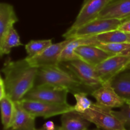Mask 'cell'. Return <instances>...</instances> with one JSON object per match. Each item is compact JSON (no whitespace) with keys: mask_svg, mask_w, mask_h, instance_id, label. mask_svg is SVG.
<instances>
[{"mask_svg":"<svg viewBox=\"0 0 130 130\" xmlns=\"http://www.w3.org/2000/svg\"><path fill=\"white\" fill-rule=\"evenodd\" d=\"M38 69L32 66L27 58L4 63L1 72L5 75L6 94L14 102L23 100L34 86Z\"/></svg>","mask_w":130,"mask_h":130,"instance_id":"6da1fadb","label":"cell"},{"mask_svg":"<svg viewBox=\"0 0 130 130\" xmlns=\"http://www.w3.org/2000/svg\"><path fill=\"white\" fill-rule=\"evenodd\" d=\"M43 84L66 89L72 95L77 93L91 95L95 90L84 85L74 74L60 65L38 69L34 86Z\"/></svg>","mask_w":130,"mask_h":130,"instance_id":"7a4b0ae2","label":"cell"},{"mask_svg":"<svg viewBox=\"0 0 130 130\" xmlns=\"http://www.w3.org/2000/svg\"><path fill=\"white\" fill-rule=\"evenodd\" d=\"M85 119L102 130H128L113 114V110L93 103L91 107L83 113H79Z\"/></svg>","mask_w":130,"mask_h":130,"instance_id":"3957f363","label":"cell"},{"mask_svg":"<svg viewBox=\"0 0 130 130\" xmlns=\"http://www.w3.org/2000/svg\"><path fill=\"white\" fill-rule=\"evenodd\" d=\"M123 22L117 19H96L74 30H67L63 34L65 39L94 37L102 33L117 30Z\"/></svg>","mask_w":130,"mask_h":130,"instance_id":"277c9868","label":"cell"},{"mask_svg":"<svg viewBox=\"0 0 130 130\" xmlns=\"http://www.w3.org/2000/svg\"><path fill=\"white\" fill-rule=\"evenodd\" d=\"M69 91L49 84L34 86L25 95L23 100L43 102L57 104H67Z\"/></svg>","mask_w":130,"mask_h":130,"instance_id":"5b68a950","label":"cell"},{"mask_svg":"<svg viewBox=\"0 0 130 130\" xmlns=\"http://www.w3.org/2000/svg\"><path fill=\"white\" fill-rule=\"evenodd\" d=\"M60 65L74 74L84 85L88 87L96 90L102 85L103 82L95 67L82 60L62 62Z\"/></svg>","mask_w":130,"mask_h":130,"instance_id":"8992f818","label":"cell"},{"mask_svg":"<svg viewBox=\"0 0 130 130\" xmlns=\"http://www.w3.org/2000/svg\"><path fill=\"white\" fill-rule=\"evenodd\" d=\"M20 102L27 111L36 118L41 117L47 119L74 110V105L69 104H57L25 100H21Z\"/></svg>","mask_w":130,"mask_h":130,"instance_id":"52a82bcc","label":"cell"},{"mask_svg":"<svg viewBox=\"0 0 130 130\" xmlns=\"http://www.w3.org/2000/svg\"><path fill=\"white\" fill-rule=\"evenodd\" d=\"M130 65V56L116 55L109 57L95 67L104 83L110 82L114 77L127 69Z\"/></svg>","mask_w":130,"mask_h":130,"instance_id":"ba28073f","label":"cell"},{"mask_svg":"<svg viewBox=\"0 0 130 130\" xmlns=\"http://www.w3.org/2000/svg\"><path fill=\"white\" fill-rule=\"evenodd\" d=\"M110 1V0H84L74 22L68 30H76L97 19Z\"/></svg>","mask_w":130,"mask_h":130,"instance_id":"9c48e42d","label":"cell"},{"mask_svg":"<svg viewBox=\"0 0 130 130\" xmlns=\"http://www.w3.org/2000/svg\"><path fill=\"white\" fill-rule=\"evenodd\" d=\"M72 39H65L63 41L52 44L41 54L32 58H27L32 66L39 69L44 67H51L60 65V56L65 47L71 41Z\"/></svg>","mask_w":130,"mask_h":130,"instance_id":"30bf717a","label":"cell"},{"mask_svg":"<svg viewBox=\"0 0 130 130\" xmlns=\"http://www.w3.org/2000/svg\"><path fill=\"white\" fill-rule=\"evenodd\" d=\"M96 102L105 107L121 108L126 104V101L116 92L110 82L104 83L101 86L91 93Z\"/></svg>","mask_w":130,"mask_h":130,"instance_id":"8fae6325","label":"cell"},{"mask_svg":"<svg viewBox=\"0 0 130 130\" xmlns=\"http://www.w3.org/2000/svg\"><path fill=\"white\" fill-rule=\"evenodd\" d=\"M97 19H117L122 22L130 19V0H110Z\"/></svg>","mask_w":130,"mask_h":130,"instance_id":"7c38bea8","label":"cell"},{"mask_svg":"<svg viewBox=\"0 0 130 130\" xmlns=\"http://www.w3.org/2000/svg\"><path fill=\"white\" fill-rule=\"evenodd\" d=\"M80 59L96 67L99 64L113 56L95 45H83L75 50Z\"/></svg>","mask_w":130,"mask_h":130,"instance_id":"4fadbf2b","label":"cell"},{"mask_svg":"<svg viewBox=\"0 0 130 130\" xmlns=\"http://www.w3.org/2000/svg\"><path fill=\"white\" fill-rule=\"evenodd\" d=\"M36 117L27 111L20 102H15V112L11 124L13 130H38L36 128Z\"/></svg>","mask_w":130,"mask_h":130,"instance_id":"5bb4252c","label":"cell"},{"mask_svg":"<svg viewBox=\"0 0 130 130\" xmlns=\"http://www.w3.org/2000/svg\"><path fill=\"white\" fill-rule=\"evenodd\" d=\"M100 44L96 37L81 38L72 39L71 41L65 47L60 56V63L62 62L79 60L80 58L75 52V50L83 45H95ZM81 60V59H80Z\"/></svg>","mask_w":130,"mask_h":130,"instance_id":"9a60e30c","label":"cell"},{"mask_svg":"<svg viewBox=\"0 0 130 130\" xmlns=\"http://www.w3.org/2000/svg\"><path fill=\"white\" fill-rule=\"evenodd\" d=\"M61 126L57 130H88L91 123L74 110L61 115Z\"/></svg>","mask_w":130,"mask_h":130,"instance_id":"2e32d148","label":"cell"},{"mask_svg":"<svg viewBox=\"0 0 130 130\" xmlns=\"http://www.w3.org/2000/svg\"><path fill=\"white\" fill-rule=\"evenodd\" d=\"M19 21L13 6L7 3H0V38Z\"/></svg>","mask_w":130,"mask_h":130,"instance_id":"e0dca14e","label":"cell"},{"mask_svg":"<svg viewBox=\"0 0 130 130\" xmlns=\"http://www.w3.org/2000/svg\"><path fill=\"white\" fill-rule=\"evenodd\" d=\"M110 83L119 96L126 102L130 100V69H126L119 73Z\"/></svg>","mask_w":130,"mask_h":130,"instance_id":"ac0fdd59","label":"cell"},{"mask_svg":"<svg viewBox=\"0 0 130 130\" xmlns=\"http://www.w3.org/2000/svg\"><path fill=\"white\" fill-rule=\"evenodd\" d=\"M23 45L20 38L14 27L9 29L6 34L0 38V55H8L13 48Z\"/></svg>","mask_w":130,"mask_h":130,"instance_id":"d6986e66","label":"cell"},{"mask_svg":"<svg viewBox=\"0 0 130 130\" xmlns=\"http://www.w3.org/2000/svg\"><path fill=\"white\" fill-rule=\"evenodd\" d=\"M1 121L5 129L11 128V124L15 112V102L6 96L0 100Z\"/></svg>","mask_w":130,"mask_h":130,"instance_id":"ffe728a7","label":"cell"},{"mask_svg":"<svg viewBox=\"0 0 130 130\" xmlns=\"http://www.w3.org/2000/svg\"><path fill=\"white\" fill-rule=\"evenodd\" d=\"M96 39L100 44L128 43V34L118 29L107 32L96 36Z\"/></svg>","mask_w":130,"mask_h":130,"instance_id":"44dd1931","label":"cell"},{"mask_svg":"<svg viewBox=\"0 0 130 130\" xmlns=\"http://www.w3.org/2000/svg\"><path fill=\"white\" fill-rule=\"evenodd\" d=\"M52 44V39L31 40L25 45V49L27 54V58H32L41 54L46 48Z\"/></svg>","mask_w":130,"mask_h":130,"instance_id":"7402d4cb","label":"cell"},{"mask_svg":"<svg viewBox=\"0 0 130 130\" xmlns=\"http://www.w3.org/2000/svg\"><path fill=\"white\" fill-rule=\"evenodd\" d=\"M76 103V105H74V111L77 113H83L87 110H88L93 103L91 100L88 98V94L85 93H77L74 94Z\"/></svg>","mask_w":130,"mask_h":130,"instance_id":"603a6c76","label":"cell"},{"mask_svg":"<svg viewBox=\"0 0 130 130\" xmlns=\"http://www.w3.org/2000/svg\"><path fill=\"white\" fill-rule=\"evenodd\" d=\"M130 46V43H108V44H100L96 46L105 51L107 53L112 55H119L126 50Z\"/></svg>","mask_w":130,"mask_h":130,"instance_id":"cb8c5ba5","label":"cell"},{"mask_svg":"<svg viewBox=\"0 0 130 130\" xmlns=\"http://www.w3.org/2000/svg\"><path fill=\"white\" fill-rule=\"evenodd\" d=\"M113 114L121 122L126 129L130 128V107L126 104L121 107L119 111L113 110Z\"/></svg>","mask_w":130,"mask_h":130,"instance_id":"d4e9b609","label":"cell"},{"mask_svg":"<svg viewBox=\"0 0 130 130\" xmlns=\"http://www.w3.org/2000/svg\"><path fill=\"white\" fill-rule=\"evenodd\" d=\"M7 96L6 90V86H5V81L2 77H0V100Z\"/></svg>","mask_w":130,"mask_h":130,"instance_id":"484cf974","label":"cell"},{"mask_svg":"<svg viewBox=\"0 0 130 130\" xmlns=\"http://www.w3.org/2000/svg\"><path fill=\"white\" fill-rule=\"evenodd\" d=\"M118 30H121V31L124 32L126 33L130 34V19L123 22L121 25L119 26Z\"/></svg>","mask_w":130,"mask_h":130,"instance_id":"4316f807","label":"cell"},{"mask_svg":"<svg viewBox=\"0 0 130 130\" xmlns=\"http://www.w3.org/2000/svg\"><path fill=\"white\" fill-rule=\"evenodd\" d=\"M43 128L45 130H56L57 128H55L54 123L52 121H47L43 125Z\"/></svg>","mask_w":130,"mask_h":130,"instance_id":"83f0119b","label":"cell"},{"mask_svg":"<svg viewBox=\"0 0 130 130\" xmlns=\"http://www.w3.org/2000/svg\"><path fill=\"white\" fill-rule=\"evenodd\" d=\"M119 55H123L130 56V46H129V48L126 50H125L124 52H123V53H121V54H119Z\"/></svg>","mask_w":130,"mask_h":130,"instance_id":"f1b7e54d","label":"cell"},{"mask_svg":"<svg viewBox=\"0 0 130 130\" xmlns=\"http://www.w3.org/2000/svg\"><path fill=\"white\" fill-rule=\"evenodd\" d=\"M128 34V43H130V34H128V33H127Z\"/></svg>","mask_w":130,"mask_h":130,"instance_id":"f546056e","label":"cell"},{"mask_svg":"<svg viewBox=\"0 0 130 130\" xmlns=\"http://www.w3.org/2000/svg\"><path fill=\"white\" fill-rule=\"evenodd\" d=\"M126 104L127 105H128V106H129L130 107V100H128V101L126 102Z\"/></svg>","mask_w":130,"mask_h":130,"instance_id":"4dcf8cb0","label":"cell"},{"mask_svg":"<svg viewBox=\"0 0 130 130\" xmlns=\"http://www.w3.org/2000/svg\"><path fill=\"white\" fill-rule=\"evenodd\" d=\"M91 130H102V129H99V128H96V129H91Z\"/></svg>","mask_w":130,"mask_h":130,"instance_id":"1f68e13d","label":"cell"},{"mask_svg":"<svg viewBox=\"0 0 130 130\" xmlns=\"http://www.w3.org/2000/svg\"><path fill=\"white\" fill-rule=\"evenodd\" d=\"M38 130H45V129H44V128H41V129H38ZM56 130H57V129H56Z\"/></svg>","mask_w":130,"mask_h":130,"instance_id":"d6a6232c","label":"cell"},{"mask_svg":"<svg viewBox=\"0 0 130 130\" xmlns=\"http://www.w3.org/2000/svg\"><path fill=\"white\" fill-rule=\"evenodd\" d=\"M3 130H13V129H11V128H10V129H3Z\"/></svg>","mask_w":130,"mask_h":130,"instance_id":"836d02e7","label":"cell"},{"mask_svg":"<svg viewBox=\"0 0 130 130\" xmlns=\"http://www.w3.org/2000/svg\"><path fill=\"white\" fill-rule=\"evenodd\" d=\"M130 69V65H129V67H128V69Z\"/></svg>","mask_w":130,"mask_h":130,"instance_id":"e575fe53","label":"cell"}]
</instances>
